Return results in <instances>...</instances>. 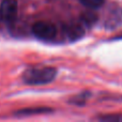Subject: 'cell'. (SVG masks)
<instances>
[{"label":"cell","instance_id":"5b68a950","mask_svg":"<svg viewBox=\"0 0 122 122\" xmlns=\"http://www.w3.org/2000/svg\"><path fill=\"white\" fill-rule=\"evenodd\" d=\"M64 32L70 41H77L85 36V26L81 23H71L64 27Z\"/></svg>","mask_w":122,"mask_h":122},{"label":"cell","instance_id":"9c48e42d","mask_svg":"<svg viewBox=\"0 0 122 122\" xmlns=\"http://www.w3.org/2000/svg\"><path fill=\"white\" fill-rule=\"evenodd\" d=\"M79 1L86 8L90 9V10H95V9L101 8L104 4L105 0H79Z\"/></svg>","mask_w":122,"mask_h":122},{"label":"cell","instance_id":"7a4b0ae2","mask_svg":"<svg viewBox=\"0 0 122 122\" xmlns=\"http://www.w3.org/2000/svg\"><path fill=\"white\" fill-rule=\"evenodd\" d=\"M32 33L36 38L43 41L53 40L57 36V27L55 24L47 20L36 21L32 25Z\"/></svg>","mask_w":122,"mask_h":122},{"label":"cell","instance_id":"8992f818","mask_svg":"<svg viewBox=\"0 0 122 122\" xmlns=\"http://www.w3.org/2000/svg\"><path fill=\"white\" fill-rule=\"evenodd\" d=\"M54 109L51 107H28V108H21L14 112V116L16 117H30V116H36V115H45L53 112Z\"/></svg>","mask_w":122,"mask_h":122},{"label":"cell","instance_id":"277c9868","mask_svg":"<svg viewBox=\"0 0 122 122\" xmlns=\"http://www.w3.org/2000/svg\"><path fill=\"white\" fill-rule=\"evenodd\" d=\"M18 11L17 0H2L0 4V19L11 21L16 17Z\"/></svg>","mask_w":122,"mask_h":122},{"label":"cell","instance_id":"30bf717a","mask_svg":"<svg viewBox=\"0 0 122 122\" xmlns=\"http://www.w3.org/2000/svg\"><path fill=\"white\" fill-rule=\"evenodd\" d=\"M115 40H122V33L121 34H119L117 38H115Z\"/></svg>","mask_w":122,"mask_h":122},{"label":"cell","instance_id":"52a82bcc","mask_svg":"<svg viewBox=\"0 0 122 122\" xmlns=\"http://www.w3.org/2000/svg\"><path fill=\"white\" fill-rule=\"evenodd\" d=\"M97 20H99V16L93 11H87L80 15V23L85 27H92L97 24Z\"/></svg>","mask_w":122,"mask_h":122},{"label":"cell","instance_id":"6da1fadb","mask_svg":"<svg viewBox=\"0 0 122 122\" xmlns=\"http://www.w3.org/2000/svg\"><path fill=\"white\" fill-rule=\"evenodd\" d=\"M57 75V70L53 66H42L30 69L24 73L23 80L25 84L39 86L51 82Z\"/></svg>","mask_w":122,"mask_h":122},{"label":"cell","instance_id":"ba28073f","mask_svg":"<svg viewBox=\"0 0 122 122\" xmlns=\"http://www.w3.org/2000/svg\"><path fill=\"white\" fill-rule=\"evenodd\" d=\"M90 97H91L90 91H82V92L72 97L67 102H69V104L74 106H85Z\"/></svg>","mask_w":122,"mask_h":122},{"label":"cell","instance_id":"3957f363","mask_svg":"<svg viewBox=\"0 0 122 122\" xmlns=\"http://www.w3.org/2000/svg\"><path fill=\"white\" fill-rule=\"evenodd\" d=\"M122 26V8L116 3L108 6L104 18V27L106 29H116Z\"/></svg>","mask_w":122,"mask_h":122}]
</instances>
